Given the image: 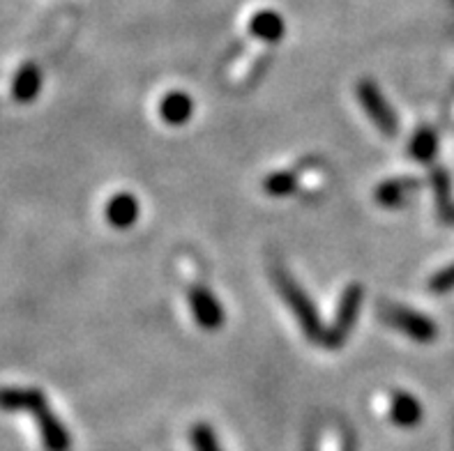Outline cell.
I'll use <instances>...</instances> for the list:
<instances>
[{"label":"cell","mask_w":454,"mask_h":451,"mask_svg":"<svg viewBox=\"0 0 454 451\" xmlns=\"http://www.w3.org/2000/svg\"><path fill=\"white\" fill-rule=\"evenodd\" d=\"M275 286L284 302L288 304V308H291V314L298 320L300 330L305 331V337L323 346L328 327H323L321 315H318L317 307H314L311 298L305 292V288L300 286L298 281L288 272H284V269H275Z\"/></svg>","instance_id":"1"},{"label":"cell","mask_w":454,"mask_h":451,"mask_svg":"<svg viewBox=\"0 0 454 451\" xmlns=\"http://www.w3.org/2000/svg\"><path fill=\"white\" fill-rule=\"evenodd\" d=\"M380 320L390 325L392 330L402 331L415 343H432L436 341L438 325L425 314L415 308L402 307V304H383L380 307Z\"/></svg>","instance_id":"2"},{"label":"cell","mask_w":454,"mask_h":451,"mask_svg":"<svg viewBox=\"0 0 454 451\" xmlns=\"http://www.w3.org/2000/svg\"><path fill=\"white\" fill-rule=\"evenodd\" d=\"M363 299L364 288L360 284H351V286L344 288L340 307H337V315H334L333 325L325 331V341H323L325 348H341L344 346L351 330L356 327V320L360 315V308H363Z\"/></svg>","instance_id":"3"},{"label":"cell","mask_w":454,"mask_h":451,"mask_svg":"<svg viewBox=\"0 0 454 451\" xmlns=\"http://www.w3.org/2000/svg\"><path fill=\"white\" fill-rule=\"evenodd\" d=\"M357 92V99L360 104L364 106L367 115L372 118L376 127H379L380 132L386 134V136H395L399 132V121H397V113L392 111V106L387 104L386 95L380 92V88L376 86L374 81H360L356 88Z\"/></svg>","instance_id":"4"},{"label":"cell","mask_w":454,"mask_h":451,"mask_svg":"<svg viewBox=\"0 0 454 451\" xmlns=\"http://www.w3.org/2000/svg\"><path fill=\"white\" fill-rule=\"evenodd\" d=\"M30 415L37 424V433H40L44 451H72V435H69L67 426L56 417L49 400H40Z\"/></svg>","instance_id":"5"},{"label":"cell","mask_w":454,"mask_h":451,"mask_svg":"<svg viewBox=\"0 0 454 451\" xmlns=\"http://www.w3.org/2000/svg\"><path fill=\"white\" fill-rule=\"evenodd\" d=\"M190 307L196 323H199L203 330H219V327L224 325V320H226L224 307L219 304L217 295H215L213 291H207L206 286L192 288Z\"/></svg>","instance_id":"6"},{"label":"cell","mask_w":454,"mask_h":451,"mask_svg":"<svg viewBox=\"0 0 454 451\" xmlns=\"http://www.w3.org/2000/svg\"><path fill=\"white\" fill-rule=\"evenodd\" d=\"M418 187H420V183L413 180V177H395V180H387V183L376 187L374 198L376 203H380L383 207L395 210V207H402Z\"/></svg>","instance_id":"7"},{"label":"cell","mask_w":454,"mask_h":451,"mask_svg":"<svg viewBox=\"0 0 454 451\" xmlns=\"http://www.w3.org/2000/svg\"><path fill=\"white\" fill-rule=\"evenodd\" d=\"M422 403L406 392H397L390 399V419L402 429H413L422 422Z\"/></svg>","instance_id":"8"},{"label":"cell","mask_w":454,"mask_h":451,"mask_svg":"<svg viewBox=\"0 0 454 451\" xmlns=\"http://www.w3.org/2000/svg\"><path fill=\"white\" fill-rule=\"evenodd\" d=\"M44 399L37 387H0V410L5 412H33Z\"/></svg>","instance_id":"9"},{"label":"cell","mask_w":454,"mask_h":451,"mask_svg":"<svg viewBox=\"0 0 454 451\" xmlns=\"http://www.w3.org/2000/svg\"><path fill=\"white\" fill-rule=\"evenodd\" d=\"M138 200L132 194H118L106 206V219L114 229H132L138 219Z\"/></svg>","instance_id":"10"},{"label":"cell","mask_w":454,"mask_h":451,"mask_svg":"<svg viewBox=\"0 0 454 451\" xmlns=\"http://www.w3.org/2000/svg\"><path fill=\"white\" fill-rule=\"evenodd\" d=\"M160 111L164 122L178 127V125H184V122H190L192 113H194V102H192L190 95L183 90L168 92L167 97L161 99Z\"/></svg>","instance_id":"11"},{"label":"cell","mask_w":454,"mask_h":451,"mask_svg":"<svg viewBox=\"0 0 454 451\" xmlns=\"http://www.w3.org/2000/svg\"><path fill=\"white\" fill-rule=\"evenodd\" d=\"M42 88V72L37 65L28 63L23 65L21 69L14 76V83H12V95L19 104H30L37 95H40Z\"/></svg>","instance_id":"12"},{"label":"cell","mask_w":454,"mask_h":451,"mask_svg":"<svg viewBox=\"0 0 454 451\" xmlns=\"http://www.w3.org/2000/svg\"><path fill=\"white\" fill-rule=\"evenodd\" d=\"M249 30L254 37H259L263 42H279L286 33V23L284 19L272 10H263L259 14H254L249 21Z\"/></svg>","instance_id":"13"},{"label":"cell","mask_w":454,"mask_h":451,"mask_svg":"<svg viewBox=\"0 0 454 451\" xmlns=\"http://www.w3.org/2000/svg\"><path fill=\"white\" fill-rule=\"evenodd\" d=\"M438 152V136L434 129H420L415 132L409 144V154L415 161H422V164H429V161L436 159Z\"/></svg>","instance_id":"14"},{"label":"cell","mask_w":454,"mask_h":451,"mask_svg":"<svg viewBox=\"0 0 454 451\" xmlns=\"http://www.w3.org/2000/svg\"><path fill=\"white\" fill-rule=\"evenodd\" d=\"M295 189H298V175L295 173L279 171L272 173V175H268L263 180V191L268 196H275V198L295 194Z\"/></svg>","instance_id":"15"},{"label":"cell","mask_w":454,"mask_h":451,"mask_svg":"<svg viewBox=\"0 0 454 451\" xmlns=\"http://www.w3.org/2000/svg\"><path fill=\"white\" fill-rule=\"evenodd\" d=\"M432 184H434V196H436V206L438 210L443 212L448 210L452 203V177L445 168H436L432 173Z\"/></svg>","instance_id":"16"},{"label":"cell","mask_w":454,"mask_h":451,"mask_svg":"<svg viewBox=\"0 0 454 451\" xmlns=\"http://www.w3.org/2000/svg\"><path fill=\"white\" fill-rule=\"evenodd\" d=\"M190 438L196 451H222V447L217 442V435H215V431L207 424H196L194 429H192Z\"/></svg>","instance_id":"17"},{"label":"cell","mask_w":454,"mask_h":451,"mask_svg":"<svg viewBox=\"0 0 454 451\" xmlns=\"http://www.w3.org/2000/svg\"><path fill=\"white\" fill-rule=\"evenodd\" d=\"M429 288H432L434 292L454 291V263L443 268L441 272H436V275L432 276V281H429Z\"/></svg>","instance_id":"18"},{"label":"cell","mask_w":454,"mask_h":451,"mask_svg":"<svg viewBox=\"0 0 454 451\" xmlns=\"http://www.w3.org/2000/svg\"><path fill=\"white\" fill-rule=\"evenodd\" d=\"M441 222H445V223H452V226H454V206H450L448 210H443V212H441Z\"/></svg>","instance_id":"19"}]
</instances>
